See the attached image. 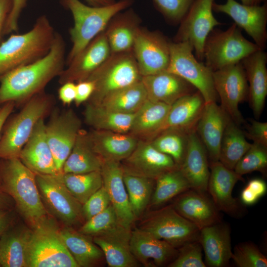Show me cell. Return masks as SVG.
<instances>
[{
	"instance_id": "6da1fadb",
	"label": "cell",
	"mask_w": 267,
	"mask_h": 267,
	"mask_svg": "<svg viewBox=\"0 0 267 267\" xmlns=\"http://www.w3.org/2000/svg\"><path fill=\"white\" fill-rule=\"evenodd\" d=\"M65 44L55 33L48 52L29 64L16 68L0 76V104L12 101L23 105L34 95L44 91L46 85L64 69Z\"/></svg>"
},
{
	"instance_id": "7a4b0ae2",
	"label": "cell",
	"mask_w": 267,
	"mask_h": 267,
	"mask_svg": "<svg viewBox=\"0 0 267 267\" xmlns=\"http://www.w3.org/2000/svg\"><path fill=\"white\" fill-rule=\"evenodd\" d=\"M55 33L48 19L42 15L28 32L11 35L0 45V76L46 55Z\"/></svg>"
},
{
	"instance_id": "3957f363",
	"label": "cell",
	"mask_w": 267,
	"mask_h": 267,
	"mask_svg": "<svg viewBox=\"0 0 267 267\" xmlns=\"http://www.w3.org/2000/svg\"><path fill=\"white\" fill-rule=\"evenodd\" d=\"M69 9L74 19L70 30L72 48L66 60L67 65L95 37L103 31L118 13L127 9L134 0H119L99 6H89L80 0H62Z\"/></svg>"
},
{
	"instance_id": "277c9868",
	"label": "cell",
	"mask_w": 267,
	"mask_h": 267,
	"mask_svg": "<svg viewBox=\"0 0 267 267\" xmlns=\"http://www.w3.org/2000/svg\"><path fill=\"white\" fill-rule=\"evenodd\" d=\"M4 160L0 169L1 184L13 197L21 213L35 225L46 217L47 213L38 188L36 174L19 158Z\"/></svg>"
},
{
	"instance_id": "5b68a950",
	"label": "cell",
	"mask_w": 267,
	"mask_h": 267,
	"mask_svg": "<svg viewBox=\"0 0 267 267\" xmlns=\"http://www.w3.org/2000/svg\"><path fill=\"white\" fill-rule=\"evenodd\" d=\"M54 104V96L44 91L26 101L8 123L0 138V158H19L36 124L50 114Z\"/></svg>"
},
{
	"instance_id": "8992f818",
	"label": "cell",
	"mask_w": 267,
	"mask_h": 267,
	"mask_svg": "<svg viewBox=\"0 0 267 267\" xmlns=\"http://www.w3.org/2000/svg\"><path fill=\"white\" fill-rule=\"evenodd\" d=\"M141 78L133 50L111 53L86 79L94 85V91L88 103L99 105L110 93Z\"/></svg>"
},
{
	"instance_id": "52a82bcc",
	"label": "cell",
	"mask_w": 267,
	"mask_h": 267,
	"mask_svg": "<svg viewBox=\"0 0 267 267\" xmlns=\"http://www.w3.org/2000/svg\"><path fill=\"white\" fill-rule=\"evenodd\" d=\"M60 230L46 217L34 225L28 246V267H79Z\"/></svg>"
},
{
	"instance_id": "ba28073f",
	"label": "cell",
	"mask_w": 267,
	"mask_h": 267,
	"mask_svg": "<svg viewBox=\"0 0 267 267\" xmlns=\"http://www.w3.org/2000/svg\"><path fill=\"white\" fill-rule=\"evenodd\" d=\"M261 49L246 39L234 23L226 30L214 29L204 44L205 64L213 72L241 62L252 53Z\"/></svg>"
},
{
	"instance_id": "9c48e42d",
	"label": "cell",
	"mask_w": 267,
	"mask_h": 267,
	"mask_svg": "<svg viewBox=\"0 0 267 267\" xmlns=\"http://www.w3.org/2000/svg\"><path fill=\"white\" fill-rule=\"evenodd\" d=\"M187 42H170V62L167 71L183 78L202 95L206 103L216 102L218 96L215 89L213 71L193 53Z\"/></svg>"
},
{
	"instance_id": "30bf717a",
	"label": "cell",
	"mask_w": 267,
	"mask_h": 267,
	"mask_svg": "<svg viewBox=\"0 0 267 267\" xmlns=\"http://www.w3.org/2000/svg\"><path fill=\"white\" fill-rule=\"evenodd\" d=\"M139 228L169 243L176 248L198 241L200 229L183 218L172 205L150 213Z\"/></svg>"
},
{
	"instance_id": "8fae6325",
	"label": "cell",
	"mask_w": 267,
	"mask_h": 267,
	"mask_svg": "<svg viewBox=\"0 0 267 267\" xmlns=\"http://www.w3.org/2000/svg\"><path fill=\"white\" fill-rule=\"evenodd\" d=\"M214 0H194L180 22L174 42H187L193 47L195 56L204 61L205 41L214 28L221 25L213 14Z\"/></svg>"
},
{
	"instance_id": "7c38bea8",
	"label": "cell",
	"mask_w": 267,
	"mask_h": 267,
	"mask_svg": "<svg viewBox=\"0 0 267 267\" xmlns=\"http://www.w3.org/2000/svg\"><path fill=\"white\" fill-rule=\"evenodd\" d=\"M213 79L220 106L240 126L245 121L239 104L248 97V84L241 62L213 71Z\"/></svg>"
},
{
	"instance_id": "4fadbf2b",
	"label": "cell",
	"mask_w": 267,
	"mask_h": 267,
	"mask_svg": "<svg viewBox=\"0 0 267 267\" xmlns=\"http://www.w3.org/2000/svg\"><path fill=\"white\" fill-rule=\"evenodd\" d=\"M81 127L82 122L72 109L51 111L45 131L58 174L61 173Z\"/></svg>"
},
{
	"instance_id": "5bb4252c",
	"label": "cell",
	"mask_w": 267,
	"mask_h": 267,
	"mask_svg": "<svg viewBox=\"0 0 267 267\" xmlns=\"http://www.w3.org/2000/svg\"><path fill=\"white\" fill-rule=\"evenodd\" d=\"M170 42L158 31L138 27L132 50L141 77L167 69L170 62Z\"/></svg>"
},
{
	"instance_id": "9a60e30c",
	"label": "cell",
	"mask_w": 267,
	"mask_h": 267,
	"mask_svg": "<svg viewBox=\"0 0 267 267\" xmlns=\"http://www.w3.org/2000/svg\"><path fill=\"white\" fill-rule=\"evenodd\" d=\"M36 180L41 197L57 218L71 225L83 218L82 205L54 176L36 174Z\"/></svg>"
},
{
	"instance_id": "2e32d148",
	"label": "cell",
	"mask_w": 267,
	"mask_h": 267,
	"mask_svg": "<svg viewBox=\"0 0 267 267\" xmlns=\"http://www.w3.org/2000/svg\"><path fill=\"white\" fill-rule=\"evenodd\" d=\"M213 11L229 16L234 23L243 29L261 49L265 50L267 41V4L248 5L235 0L224 3H214Z\"/></svg>"
},
{
	"instance_id": "e0dca14e",
	"label": "cell",
	"mask_w": 267,
	"mask_h": 267,
	"mask_svg": "<svg viewBox=\"0 0 267 267\" xmlns=\"http://www.w3.org/2000/svg\"><path fill=\"white\" fill-rule=\"evenodd\" d=\"M122 161L124 173L154 180L178 168L171 157L159 151L149 141L144 139H138L134 150Z\"/></svg>"
},
{
	"instance_id": "ac0fdd59",
	"label": "cell",
	"mask_w": 267,
	"mask_h": 267,
	"mask_svg": "<svg viewBox=\"0 0 267 267\" xmlns=\"http://www.w3.org/2000/svg\"><path fill=\"white\" fill-rule=\"evenodd\" d=\"M105 30L95 37L59 76L60 85L86 80L111 54Z\"/></svg>"
},
{
	"instance_id": "d6986e66",
	"label": "cell",
	"mask_w": 267,
	"mask_h": 267,
	"mask_svg": "<svg viewBox=\"0 0 267 267\" xmlns=\"http://www.w3.org/2000/svg\"><path fill=\"white\" fill-rule=\"evenodd\" d=\"M209 167L207 191L210 197L219 211L232 216H238L240 214V206L232 193L235 184L243 180L242 176L220 161L209 163Z\"/></svg>"
},
{
	"instance_id": "ffe728a7",
	"label": "cell",
	"mask_w": 267,
	"mask_h": 267,
	"mask_svg": "<svg viewBox=\"0 0 267 267\" xmlns=\"http://www.w3.org/2000/svg\"><path fill=\"white\" fill-rule=\"evenodd\" d=\"M103 186L106 189L119 223L131 229L136 219L132 211L123 180V170L120 162L103 160L101 169Z\"/></svg>"
},
{
	"instance_id": "44dd1931",
	"label": "cell",
	"mask_w": 267,
	"mask_h": 267,
	"mask_svg": "<svg viewBox=\"0 0 267 267\" xmlns=\"http://www.w3.org/2000/svg\"><path fill=\"white\" fill-rule=\"evenodd\" d=\"M130 246L136 260L145 267L169 265L178 253L169 243L139 228L131 231Z\"/></svg>"
},
{
	"instance_id": "7402d4cb",
	"label": "cell",
	"mask_w": 267,
	"mask_h": 267,
	"mask_svg": "<svg viewBox=\"0 0 267 267\" xmlns=\"http://www.w3.org/2000/svg\"><path fill=\"white\" fill-rule=\"evenodd\" d=\"M206 192L189 189L178 195L173 206L200 230L222 222L220 211Z\"/></svg>"
},
{
	"instance_id": "603a6c76",
	"label": "cell",
	"mask_w": 267,
	"mask_h": 267,
	"mask_svg": "<svg viewBox=\"0 0 267 267\" xmlns=\"http://www.w3.org/2000/svg\"><path fill=\"white\" fill-rule=\"evenodd\" d=\"M230 117L216 102L206 103L196 126L209 163L219 161L221 143Z\"/></svg>"
},
{
	"instance_id": "cb8c5ba5",
	"label": "cell",
	"mask_w": 267,
	"mask_h": 267,
	"mask_svg": "<svg viewBox=\"0 0 267 267\" xmlns=\"http://www.w3.org/2000/svg\"><path fill=\"white\" fill-rule=\"evenodd\" d=\"M44 119L40 120L36 124L19 158L36 174L55 176L58 172L46 139Z\"/></svg>"
},
{
	"instance_id": "d4e9b609",
	"label": "cell",
	"mask_w": 267,
	"mask_h": 267,
	"mask_svg": "<svg viewBox=\"0 0 267 267\" xmlns=\"http://www.w3.org/2000/svg\"><path fill=\"white\" fill-rule=\"evenodd\" d=\"M248 85V99L256 119L264 110L267 95V54L259 49L241 61Z\"/></svg>"
},
{
	"instance_id": "484cf974",
	"label": "cell",
	"mask_w": 267,
	"mask_h": 267,
	"mask_svg": "<svg viewBox=\"0 0 267 267\" xmlns=\"http://www.w3.org/2000/svg\"><path fill=\"white\" fill-rule=\"evenodd\" d=\"M179 169L191 189L207 191L210 170L207 151L195 129L188 135L187 149Z\"/></svg>"
},
{
	"instance_id": "4316f807",
	"label": "cell",
	"mask_w": 267,
	"mask_h": 267,
	"mask_svg": "<svg viewBox=\"0 0 267 267\" xmlns=\"http://www.w3.org/2000/svg\"><path fill=\"white\" fill-rule=\"evenodd\" d=\"M131 230L119 224L103 233L94 236L93 242L102 250L110 267H136L139 263L131 252Z\"/></svg>"
},
{
	"instance_id": "83f0119b",
	"label": "cell",
	"mask_w": 267,
	"mask_h": 267,
	"mask_svg": "<svg viewBox=\"0 0 267 267\" xmlns=\"http://www.w3.org/2000/svg\"><path fill=\"white\" fill-rule=\"evenodd\" d=\"M198 241L204 252L206 267L228 265L232 255L228 225L221 222L201 228Z\"/></svg>"
},
{
	"instance_id": "f1b7e54d",
	"label": "cell",
	"mask_w": 267,
	"mask_h": 267,
	"mask_svg": "<svg viewBox=\"0 0 267 267\" xmlns=\"http://www.w3.org/2000/svg\"><path fill=\"white\" fill-rule=\"evenodd\" d=\"M141 81L148 99L170 105L180 97L197 90L183 78L167 70L142 76Z\"/></svg>"
},
{
	"instance_id": "f546056e",
	"label": "cell",
	"mask_w": 267,
	"mask_h": 267,
	"mask_svg": "<svg viewBox=\"0 0 267 267\" xmlns=\"http://www.w3.org/2000/svg\"><path fill=\"white\" fill-rule=\"evenodd\" d=\"M205 104L198 90L178 99L171 105L159 134L169 130L190 133L196 129Z\"/></svg>"
},
{
	"instance_id": "4dcf8cb0",
	"label": "cell",
	"mask_w": 267,
	"mask_h": 267,
	"mask_svg": "<svg viewBox=\"0 0 267 267\" xmlns=\"http://www.w3.org/2000/svg\"><path fill=\"white\" fill-rule=\"evenodd\" d=\"M88 134L93 151L103 160H125L134 150L138 141L127 133L93 130Z\"/></svg>"
},
{
	"instance_id": "1f68e13d",
	"label": "cell",
	"mask_w": 267,
	"mask_h": 267,
	"mask_svg": "<svg viewBox=\"0 0 267 267\" xmlns=\"http://www.w3.org/2000/svg\"><path fill=\"white\" fill-rule=\"evenodd\" d=\"M171 105L147 99L134 114L129 134L150 141L160 133Z\"/></svg>"
},
{
	"instance_id": "d6a6232c",
	"label": "cell",
	"mask_w": 267,
	"mask_h": 267,
	"mask_svg": "<svg viewBox=\"0 0 267 267\" xmlns=\"http://www.w3.org/2000/svg\"><path fill=\"white\" fill-rule=\"evenodd\" d=\"M121 12L112 18L105 29L111 53L132 50L139 26V17L133 9Z\"/></svg>"
},
{
	"instance_id": "836d02e7",
	"label": "cell",
	"mask_w": 267,
	"mask_h": 267,
	"mask_svg": "<svg viewBox=\"0 0 267 267\" xmlns=\"http://www.w3.org/2000/svg\"><path fill=\"white\" fill-rule=\"evenodd\" d=\"M31 230L7 229L0 237V265L3 267H28V246Z\"/></svg>"
},
{
	"instance_id": "e575fe53",
	"label": "cell",
	"mask_w": 267,
	"mask_h": 267,
	"mask_svg": "<svg viewBox=\"0 0 267 267\" xmlns=\"http://www.w3.org/2000/svg\"><path fill=\"white\" fill-rule=\"evenodd\" d=\"M102 164L103 160L92 148L88 133L81 129L61 173L84 174L101 171Z\"/></svg>"
},
{
	"instance_id": "d590c367",
	"label": "cell",
	"mask_w": 267,
	"mask_h": 267,
	"mask_svg": "<svg viewBox=\"0 0 267 267\" xmlns=\"http://www.w3.org/2000/svg\"><path fill=\"white\" fill-rule=\"evenodd\" d=\"M60 232L65 245L79 267L94 266L103 260L101 249L86 235L68 228Z\"/></svg>"
},
{
	"instance_id": "8d00e7d4",
	"label": "cell",
	"mask_w": 267,
	"mask_h": 267,
	"mask_svg": "<svg viewBox=\"0 0 267 267\" xmlns=\"http://www.w3.org/2000/svg\"><path fill=\"white\" fill-rule=\"evenodd\" d=\"M134 114L116 112L88 103L84 112L85 122L94 130L119 133H129Z\"/></svg>"
},
{
	"instance_id": "74e56055",
	"label": "cell",
	"mask_w": 267,
	"mask_h": 267,
	"mask_svg": "<svg viewBox=\"0 0 267 267\" xmlns=\"http://www.w3.org/2000/svg\"><path fill=\"white\" fill-rule=\"evenodd\" d=\"M147 99L146 91L140 80L113 92L97 105L116 112L134 114Z\"/></svg>"
},
{
	"instance_id": "f35d334b",
	"label": "cell",
	"mask_w": 267,
	"mask_h": 267,
	"mask_svg": "<svg viewBox=\"0 0 267 267\" xmlns=\"http://www.w3.org/2000/svg\"><path fill=\"white\" fill-rule=\"evenodd\" d=\"M251 144L246 140L244 132L239 126L230 118L221 143L219 161L227 168L234 170Z\"/></svg>"
},
{
	"instance_id": "ab89813d",
	"label": "cell",
	"mask_w": 267,
	"mask_h": 267,
	"mask_svg": "<svg viewBox=\"0 0 267 267\" xmlns=\"http://www.w3.org/2000/svg\"><path fill=\"white\" fill-rule=\"evenodd\" d=\"M54 176L82 205L103 185L100 171L84 174L61 173Z\"/></svg>"
},
{
	"instance_id": "60d3db41",
	"label": "cell",
	"mask_w": 267,
	"mask_h": 267,
	"mask_svg": "<svg viewBox=\"0 0 267 267\" xmlns=\"http://www.w3.org/2000/svg\"><path fill=\"white\" fill-rule=\"evenodd\" d=\"M155 180L156 185L150 201L153 207L160 206L191 189L188 181L178 168L164 173Z\"/></svg>"
},
{
	"instance_id": "b9f144b4",
	"label": "cell",
	"mask_w": 267,
	"mask_h": 267,
	"mask_svg": "<svg viewBox=\"0 0 267 267\" xmlns=\"http://www.w3.org/2000/svg\"><path fill=\"white\" fill-rule=\"evenodd\" d=\"M123 180L132 211L137 219L151 201L155 180L124 172Z\"/></svg>"
},
{
	"instance_id": "7bdbcfd3",
	"label": "cell",
	"mask_w": 267,
	"mask_h": 267,
	"mask_svg": "<svg viewBox=\"0 0 267 267\" xmlns=\"http://www.w3.org/2000/svg\"><path fill=\"white\" fill-rule=\"evenodd\" d=\"M189 134L177 130H166L149 141L157 150L171 157L179 168L185 155Z\"/></svg>"
},
{
	"instance_id": "ee69618b",
	"label": "cell",
	"mask_w": 267,
	"mask_h": 267,
	"mask_svg": "<svg viewBox=\"0 0 267 267\" xmlns=\"http://www.w3.org/2000/svg\"><path fill=\"white\" fill-rule=\"evenodd\" d=\"M267 167V148L253 143L235 165L234 171L242 176L254 171L265 173Z\"/></svg>"
},
{
	"instance_id": "f6af8a7d",
	"label": "cell",
	"mask_w": 267,
	"mask_h": 267,
	"mask_svg": "<svg viewBox=\"0 0 267 267\" xmlns=\"http://www.w3.org/2000/svg\"><path fill=\"white\" fill-rule=\"evenodd\" d=\"M119 224H121L115 211L110 204L105 210L86 221L79 232L86 235L96 236L107 232Z\"/></svg>"
},
{
	"instance_id": "bcb514c9",
	"label": "cell",
	"mask_w": 267,
	"mask_h": 267,
	"mask_svg": "<svg viewBox=\"0 0 267 267\" xmlns=\"http://www.w3.org/2000/svg\"><path fill=\"white\" fill-rule=\"evenodd\" d=\"M231 259L239 267H267V259L253 243L246 242L236 245Z\"/></svg>"
},
{
	"instance_id": "7dc6e473",
	"label": "cell",
	"mask_w": 267,
	"mask_h": 267,
	"mask_svg": "<svg viewBox=\"0 0 267 267\" xmlns=\"http://www.w3.org/2000/svg\"><path fill=\"white\" fill-rule=\"evenodd\" d=\"M176 257L169 267H206L202 259V247L198 241L187 242L178 248Z\"/></svg>"
},
{
	"instance_id": "c3c4849f",
	"label": "cell",
	"mask_w": 267,
	"mask_h": 267,
	"mask_svg": "<svg viewBox=\"0 0 267 267\" xmlns=\"http://www.w3.org/2000/svg\"><path fill=\"white\" fill-rule=\"evenodd\" d=\"M194 0H153L165 18L173 24L179 23Z\"/></svg>"
},
{
	"instance_id": "681fc988",
	"label": "cell",
	"mask_w": 267,
	"mask_h": 267,
	"mask_svg": "<svg viewBox=\"0 0 267 267\" xmlns=\"http://www.w3.org/2000/svg\"><path fill=\"white\" fill-rule=\"evenodd\" d=\"M110 204L108 194L102 185L82 205L83 218L86 221L89 220L105 210Z\"/></svg>"
},
{
	"instance_id": "f907efd6",
	"label": "cell",
	"mask_w": 267,
	"mask_h": 267,
	"mask_svg": "<svg viewBox=\"0 0 267 267\" xmlns=\"http://www.w3.org/2000/svg\"><path fill=\"white\" fill-rule=\"evenodd\" d=\"M250 123L246 126L245 136L253 141L267 148V122H262L257 119H249Z\"/></svg>"
},
{
	"instance_id": "816d5d0a",
	"label": "cell",
	"mask_w": 267,
	"mask_h": 267,
	"mask_svg": "<svg viewBox=\"0 0 267 267\" xmlns=\"http://www.w3.org/2000/svg\"><path fill=\"white\" fill-rule=\"evenodd\" d=\"M27 0H12L11 9L4 26V33L17 31L20 15L26 5Z\"/></svg>"
},
{
	"instance_id": "f5cc1de1",
	"label": "cell",
	"mask_w": 267,
	"mask_h": 267,
	"mask_svg": "<svg viewBox=\"0 0 267 267\" xmlns=\"http://www.w3.org/2000/svg\"><path fill=\"white\" fill-rule=\"evenodd\" d=\"M94 89V83L89 80H86L78 82L76 84V95L75 102L79 106L83 102L88 101Z\"/></svg>"
},
{
	"instance_id": "db71d44e",
	"label": "cell",
	"mask_w": 267,
	"mask_h": 267,
	"mask_svg": "<svg viewBox=\"0 0 267 267\" xmlns=\"http://www.w3.org/2000/svg\"><path fill=\"white\" fill-rule=\"evenodd\" d=\"M61 85L58 91L59 99L64 105L70 104L75 99L76 84L69 82Z\"/></svg>"
},
{
	"instance_id": "11a10c76",
	"label": "cell",
	"mask_w": 267,
	"mask_h": 267,
	"mask_svg": "<svg viewBox=\"0 0 267 267\" xmlns=\"http://www.w3.org/2000/svg\"><path fill=\"white\" fill-rule=\"evenodd\" d=\"M246 186L259 198L265 195L267 190L266 182L261 178H254L250 180Z\"/></svg>"
},
{
	"instance_id": "9f6ffc18",
	"label": "cell",
	"mask_w": 267,
	"mask_h": 267,
	"mask_svg": "<svg viewBox=\"0 0 267 267\" xmlns=\"http://www.w3.org/2000/svg\"><path fill=\"white\" fill-rule=\"evenodd\" d=\"M15 104L14 102L9 101L4 103L3 106L0 109V138L2 129L7 119L12 112ZM1 185V178L0 176V185Z\"/></svg>"
},
{
	"instance_id": "6f0895ef",
	"label": "cell",
	"mask_w": 267,
	"mask_h": 267,
	"mask_svg": "<svg viewBox=\"0 0 267 267\" xmlns=\"http://www.w3.org/2000/svg\"><path fill=\"white\" fill-rule=\"evenodd\" d=\"M12 0H0V34L10 12Z\"/></svg>"
},
{
	"instance_id": "680465c9",
	"label": "cell",
	"mask_w": 267,
	"mask_h": 267,
	"mask_svg": "<svg viewBox=\"0 0 267 267\" xmlns=\"http://www.w3.org/2000/svg\"><path fill=\"white\" fill-rule=\"evenodd\" d=\"M240 199L244 205L250 206L255 204L260 198L246 186L241 191Z\"/></svg>"
},
{
	"instance_id": "91938a15",
	"label": "cell",
	"mask_w": 267,
	"mask_h": 267,
	"mask_svg": "<svg viewBox=\"0 0 267 267\" xmlns=\"http://www.w3.org/2000/svg\"><path fill=\"white\" fill-rule=\"evenodd\" d=\"M9 223V214L0 208V237L8 229Z\"/></svg>"
},
{
	"instance_id": "94428289",
	"label": "cell",
	"mask_w": 267,
	"mask_h": 267,
	"mask_svg": "<svg viewBox=\"0 0 267 267\" xmlns=\"http://www.w3.org/2000/svg\"><path fill=\"white\" fill-rule=\"evenodd\" d=\"M91 6H99L112 4L116 1L115 0H86Z\"/></svg>"
},
{
	"instance_id": "6125c7cd",
	"label": "cell",
	"mask_w": 267,
	"mask_h": 267,
	"mask_svg": "<svg viewBox=\"0 0 267 267\" xmlns=\"http://www.w3.org/2000/svg\"><path fill=\"white\" fill-rule=\"evenodd\" d=\"M241 3L248 5H259L265 0H240Z\"/></svg>"
},
{
	"instance_id": "be15d7a7",
	"label": "cell",
	"mask_w": 267,
	"mask_h": 267,
	"mask_svg": "<svg viewBox=\"0 0 267 267\" xmlns=\"http://www.w3.org/2000/svg\"><path fill=\"white\" fill-rule=\"evenodd\" d=\"M5 204V201L3 196L1 195L0 193V208H2Z\"/></svg>"
},
{
	"instance_id": "e7e4bbea",
	"label": "cell",
	"mask_w": 267,
	"mask_h": 267,
	"mask_svg": "<svg viewBox=\"0 0 267 267\" xmlns=\"http://www.w3.org/2000/svg\"><path fill=\"white\" fill-rule=\"evenodd\" d=\"M0 267H1L0 265Z\"/></svg>"
},
{
	"instance_id": "03108f58",
	"label": "cell",
	"mask_w": 267,
	"mask_h": 267,
	"mask_svg": "<svg viewBox=\"0 0 267 267\" xmlns=\"http://www.w3.org/2000/svg\"></svg>"
}]
</instances>
